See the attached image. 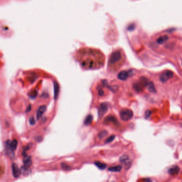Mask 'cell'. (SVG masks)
I'll return each instance as SVG.
<instances>
[{
	"label": "cell",
	"mask_w": 182,
	"mask_h": 182,
	"mask_svg": "<svg viewBox=\"0 0 182 182\" xmlns=\"http://www.w3.org/2000/svg\"><path fill=\"white\" fill-rule=\"evenodd\" d=\"M75 57L81 66L86 69L100 67L104 64V57L102 52L97 49L82 48L75 52Z\"/></svg>",
	"instance_id": "6da1fadb"
},
{
	"label": "cell",
	"mask_w": 182,
	"mask_h": 182,
	"mask_svg": "<svg viewBox=\"0 0 182 182\" xmlns=\"http://www.w3.org/2000/svg\"><path fill=\"white\" fill-rule=\"evenodd\" d=\"M18 142L16 139H13L12 141L7 140L6 143V148L7 153L9 157L13 158L14 153V151L16 150L17 147Z\"/></svg>",
	"instance_id": "7a4b0ae2"
},
{
	"label": "cell",
	"mask_w": 182,
	"mask_h": 182,
	"mask_svg": "<svg viewBox=\"0 0 182 182\" xmlns=\"http://www.w3.org/2000/svg\"><path fill=\"white\" fill-rule=\"evenodd\" d=\"M122 59V54L119 51H115L113 52L109 59V64L114 65L115 63L119 62Z\"/></svg>",
	"instance_id": "3957f363"
},
{
	"label": "cell",
	"mask_w": 182,
	"mask_h": 182,
	"mask_svg": "<svg viewBox=\"0 0 182 182\" xmlns=\"http://www.w3.org/2000/svg\"><path fill=\"white\" fill-rule=\"evenodd\" d=\"M120 117L122 120L127 121L132 119L133 117V112L130 110H123L120 112Z\"/></svg>",
	"instance_id": "277c9868"
},
{
	"label": "cell",
	"mask_w": 182,
	"mask_h": 182,
	"mask_svg": "<svg viewBox=\"0 0 182 182\" xmlns=\"http://www.w3.org/2000/svg\"><path fill=\"white\" fill-rule=\"evenodd\" d=\"M173 75L174 73L171 71H166L160 75V80L162 82H166L167 81H168L170 78L173 77Z\"/></svg>",
	"instance_id": "5b68a950"
},
{
	"label": "cell",
	"mask_w": 182,
	"mask_h": 182,
	"mask_svg": "<svg viewBox=\"0 0 182 182\" xmlns=\"http://www.w3.org/2000/svg\"><path fill=\"white\" fill-rule=\"evenodd\" d=\"M12 174L14 178H18L21 174V170L18 168V166L15 163L12 164Z\"/></svg>",
	"instance_id": "8992f818"
},
{
	"label": "cell",
	"mask_w": 182,
	"mask_h": 182,
	"mask_svg": "<svg viewBox=\"0 0 182 182\" xmlns=\"http://www.w3.org/2000/svg\"><path fill=\"white\" fill-rule=\"evenodd\" d=\"M108 107L109 105L107 104L106 103H102L100 105V108L99 110V112H98V113H99V116L101 117L102 116H103L105 113L108 110Z\"/></svg>",
	"instance_id": "52a82bcc"
},
{
	"label": "cell",
	"mask_w": 182,
	"mask_h": 182,
	"mask_svg": "<svg viewBox=\"0 0 182 182\" xmlns=\"http://www.w3.org/2000/svg\"><path fill=\"white\" fill-rule=\"evenodd\" d=\"M120 161L122 164H123L125 166H129L130 164V158H129L128 156L126 155L122 156L120 159Z\"/></svg>",
	"instance_id": "ba28073f"
},
{
	"label": "cell",
	"mask_w": 182,
	"mask_h": 182,
	"mask_svg": "<svg viewBox=\"0 0 182 182\" xmlns=\"http://www.w3.org/2000/svg\"><path fill=\"white\" fill-rule=\"evenodd\" d=\"M47 110V107L46 105H42L40 107L38 108V109L37 112V119L38 120L41 118L42 115L44 113L46 112Z\"/></svg>",
	"instance_id": "9c48e42d"
},
{
	"label": "cell",
	"mask_w": 182,
	"mask_h": 182,
	"mask_svg": "<svg viewBox=\"0 0 182 182\" xmlns=\"http://www.w3.org/2000/svg\"><path fill=\"white\" fill-rule=\"evenodd\" d=\"M129 75V73L128 72L126 71H122L119 73L117 77L120 80H122V81H125L127 79Z\"/></svg>",
	"instance_id": "30bf717a"
},
{
	"label": "cell",
	"mask_w": 182,
	"mask_h": 182,
	"mask_svg": "<svg viewBox=\"0 0 182 182\" xmlns=\"http://www.w3.org/2000/svg\"><path fill=\"white\" fill-rule=\"evenodd\" d=\"M179 170H180V169L178 166H174L172 167V168H171L169 169L168 173L171 175L175 176V175H177L178 174Z\"/></svg>",
	"instance_id": "8fae6325"
},
{
	"label": "cell",
	"mask_w": 182,
	"mask_h": 182,
	"mask_svg": "<svg viewBox=\"0 0 182 182\" xmlns=\"http://www.w3.org/2000/svg\"><path fill=\"white\" fill-rule=\"evenodd\" d=\"M32 164V158L31 156H25L24 159V165L26 167H29Z\"/></svg>",
	"instance_id": "7c38bea8"
},
{
	"label": "cell",
	"mask_w": 182,
	"mask_h": 182,
	"mask_svg": "<svg viewBox=\"0 0 182 182\" xmlns=\"http://www.w3.org/2000/svg\"><path fill=\"white\" fill-rule=\"evenodd\" d=\"M53 85H54V97H55V99L56 100L58 96L59 92V86L58 83L56 81L54 82Z\"/></svg>",
	"instance_id": "4fadbf2b"
},
{
	"label": "cell",
	"mask_w": 182,
	"mask_h": 182,
	"mask_svg": "<svg viewBox=\"0 0 182 182\" xmlns=\"http://www.w3.org/2000/svg\"><path fill=\"white\" fill-rule=\"evenodd\" d=\"M168 40H169V37L168 36L163 35L158 38V40H157V43L158 44H160V45H162V44L166 43Z\"/></svg>",
	"instance_id": "5bb4252c"
},
{
	"label": "cell",
	"mask_w": 182,
	"mask_h": 182,
	"mask_svg": "<svg viewBox=\"0 0 182 182\" xmlns=\"http://www.w3.org/2000/svg\"><path fill=\"white\" fill-rule=\"evenodd\" d=\"M104 122V124H107V123H109V122H112V123H113V124H116V123L117 122L116 118L113 116H109L106 117Z\"/></svg>",
	"instance_id": "9a60e30c"
},
{
	"label": "cell",
	"mask_w": 182,
	"mask_h": 182,
	"mask_svg": "<svg viewBox=\"0 0 182 182\" xmlns=\"http://www.w3.org/2000/svg\"><path fill=\"white\" fill-rule=\"evenodd\" d=\"M144 87L141 85V83L140 82H137L136 83H134V89L137 91V92H140L142 90L143 88Z\"/></svg>",
	"instance_id": "2e32d148"
},
{
	"label": "cell",
	"mask_w": 182,
	"mask_h": 182,
	"mask_svg": "<svg viewBox=\"0 0 182 182\" xmlns=\"http://www.w3.org/2000/svg\"><path fill=\"white\" fill-rule=\"evenodd\" d=\"M95 164L97 167L100 170H104L106 168V165L102 163L101 162L99 161H96L95 162Z\"/></svg>",
	"instance_id": "e0dca14e"
},
{
	"label": "cell",
	"mask_w": 182,
	"mask_h": 182,
	"mask_svg": "<svg viewBox=\"0 0 182 182\" xmlns=\"http://www.w3.org/2000/svg\"><path fill=\"white\" fill-rule=\"evenodd\" d=\"M139 82L141 83V85L144 87H147L148 85L149 82L148 81V79L145 77H141L140 78V81Z\"/></svg>",
	"instance_id": "ac0fdd59"
},
{
	"label": "cell",
	"mask_w": 182,
	"mask_h": 182,
	"mask_svg": "<svg viewBox=\"0 0 182 182\" xmlns=\"http://www.w3.org/2000/svg\"><path fill=\"white\" fill-rule=\"evenodd\" d=\"M147 87H148V89L151 92H153V93H155L156 92V89L155 88L154 85L153 84V83L152 82H149L148 85H147Z\"/></svg>",
	"instance_id": "d6986e66"
},
{
	"label": "cell",
	"mask_w": 182,
	"mask_h": 182,
	"mask_svg": "<svg viewBox=\"0 0 182 182\" xmlns=\"http://www.w3.org/2000/svg\"><path fill=\"white\" fill-rule=\"evenodd\" d=\"M122 169V167L120 165L114 167H112L109 168V170L112 172H119Z\"/></svg>",
	"instance_id": "ffe728a7"
},
{
	"label": "cell",
	"mask_w": 182,
	"mask_h": 182,
	"mask_svg": "<svg viewBox=\"0 0 182 182\" xmlns=\"http://www.w3.org/2000/svg\"><path fill=\"white\" fill-rule=\"evenodd\" d=\"M93 120V117L91 115H89L87 116V117L86 118V119L85 120L84 124L86 125H89L90 124H91V122Z\"/></svg>",
	"instance_id": "44dd1931"
},
{
	"label": "cell",
	"mask_w": 182,
	"mask_h": 182,
	"mask_svg": "<svg viewBox=\"0 0 182 182\" xmlns=\"http://www.w3.org/2000/svg\"><path fill=\"white\" fill-rule=\"evenodd\" d=\"M107 134H108V132L107 131L103 130V131H102L101 132H100L98 134V137L99 139H102L104 137H105L107 135Z\"/></svg>",
	"instance_id": "7402d4cb"
},
{
	"label": "cell",
	"mask_w": 182,
	"mask_h": 182,
	"mask_svg": "<svg viewBox=\"0 0 182 182\" xmlns=\"http://www.w3.org/2000/svg\"><path fill=\"white\" fill-rule=\"evenodd\" d=\"M61 166L62 169L64 170L68 171V170H70L71 169V167L65 163H62L61 164Z\"/></svg>",
	"instance_id": "603a6c76"
},
{
	"label": "cell",
	"mask_w": 182,
	"mask_h": 182,
	"mask_svg": "<svg viewBox=\"0 0 182 182\" xmlns=\"http://www.w3.org/2000/svg\"><path fill=\"white\" fill-rule=\"evenodd\" d=\"M115 138V136L114 135H112L109 138H108L106 140L105 143H111V141H112L114 139V138Z\"/></svg>",
	"instance_id": "cb8c5ba5"
},
{
	"label": "cell",
	"mask_w": 182,
	"mask_h": 182,
	"mask_svg": "<svg viewBox=\"0 0 182 182\" xmlns=\"http://www.w3.org/2000/svg\"><path fill=\"white\" fill-rule=\"evenodd\" d=\"M29 124H30L32 126H33V125H35V119H34V117L33 116H31V117H29Z\"/></svg>",
	"instance_id": "d4e9b609"
},
{
	"label": "cell",
	"mask_w": 182,
	"mask_h": 182,
	"mask_svg": "<svg viewBox=\"0 0 182 182\" xmlns=\"http://www.w3.org/2000/svg\"><path fill=\"white\" fill-rule=\"evenodd\" d=\"M151 111H150V110H147L145 112V118L146 119H149V117L151 116Z\"/></svg>",
	"instance_id": "484cf974"
},
{
	"label": "cell",
	"mask_w": 182,
	"mask_h": 182,
	"mask_svg": "<svg viewBox=\"0 0 182 182\" xmlns=\"http://www.w3.org/2000/svg\"><path fill=\"white\" fill-rule=\"evenodd\" d=\"M109 88V89L112 90L113 92H116L117 90L118 89V87L117 86H112V87H108Z\"/></svg>",
	"instance_id": "4316f807"
},
{
	"label": "cell",
	"mask_w": 182,
	"mask_h": 182,
	"mask_svg": "<svg viewBox=\"0 0 182 182\" xmlns=\"http://www.w3.org/2000/svg\"><path fill=\"white\" fill-rule=\"evenodd\" d=\"M135 25H134V24H131L128 27V29L129 31H133L134 29H135Z\"/></svg>",
	"instance_id": "83f0119b"
},
{
	"label": "cell",
	"mask_w": 182,
	"mask_h": 182,
	"mask_svg": "<svg viewBox=\"0 0 182 182\" xmlns=\"http://www.w3.org/2000/svg\"><path fill=\"white\" fill-rule=\"evenodd\" d=\"M36 95H37V92H36V91H35V92H33V95H30L29 96H30V97H31L32 98H34L35 97Z\"/></svg>",
	"instance_id": "f1b7e54d"
},
{
	"label": "cell",
	"mask_w": 182,
	"mask_h": 182,
	"mask_svg": "<svg viewBox=\"0 0 182 182\" xmlns=\"http://www.w3.org/2000/svg\"><path fill=\"white\" fill-rule=\"evenodd\" d=\"M104 91H103L102 89H100V90H99V91H98V94H99V96H103V95H104Z\"/></svg>",
	"instance_id": "f546056e"
},
{
	"label": "cell",
	"mask_w": 182,
	"mask_h": 182,
	"mask_svg": "<svg viewBox=\"0 0 182 182\" xmlns=\"http://www.w3.org/2000/svg\"><path fill=\"white\" fill-rule=\"evenodd\" d=\"M31 105H29V106H28V107L27 108V110L26 111V112H29V111H30V110H31Z\"/></svg>",
	"instance_id": "4dcf8cb0"
},
{
	"label": "cell",
	"mask_w": 182,
	"mask_h": 182,
	"mask_svg": "<svg viewBox=\"0 0 182 182\" xmlns=\"http://www.w3.org/2000/svg\"></svg>",
	"instance_id": "1f68e13d"
}]
</instances>
